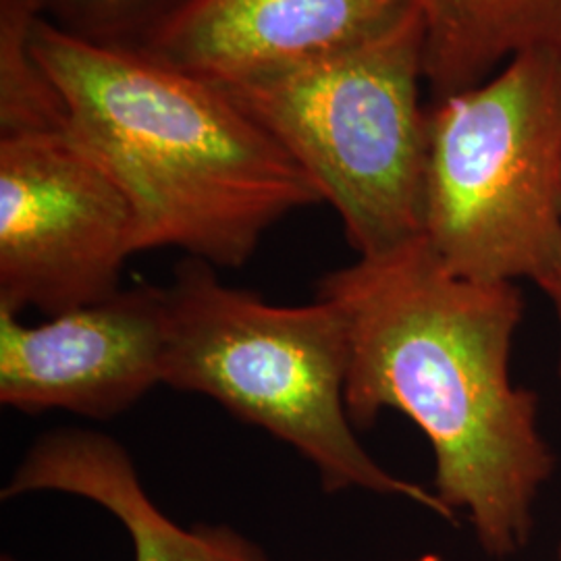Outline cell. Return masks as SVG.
Here are the masks:
<instances>
[{"mask_svg":"<svg viewBox=\"0 0 561 561\" xmlns=\"http://www.w3.org/2000/svg\"><path fill=\"white\" fill-rule=\"evenodd\" d=\"M419 13L373 41L219 83L314 181L358 256L422 236L428 111Z\"/></svg>","mask_w":561,"mask_h":561,"instance_id":"cell-4","label":"cell"},{"mask_svg":"<svg viewBox=\"0 0 561 561\" xmlns=\"http://www.w3.org/2000/svg\"><path fill=\"white\" fill-rule=\"evenodd\" d=\"M0 561H18L13 556H9V553H2V558H0Z\"/></svg>","mask_w":561,"mask_h":561,"instance_id":"cell-15","label":"cell"},{"mask_svg":"<svg viewBox=\"0 0 561 561\" xmlns=\"http://www.w3.org/2000/svg\"><path fill=\"white\" fill-rule=\"evenodd\" d=\"M134 254L129 202L69 131L0 138V308L99 304Z\"/></svg>","mask_w":561,"mask_h":561,"instance_id":"cell-6","label":"cell"},{"mask_svg":"<svg viewBox=\"0 0 561 561\" xmlns=\"http://www.w3.org/2000/svg\"><path fill=\"white\" fill-rule=\"evenodd\" d=\"M65 493L96 503L125 526L134 561H268L256 542L227 524L185 528L144 489L127 449L88 428L44 433L23 454L0 500Z\"/></svg>","mask_w":561,"mask_h":561,"instance_id":"cell-9","label":"cell"},{"mask_svg":"<svg viewBox=\"0 0 561 561\" xmlns=\"http://www.w3.org/2000/svg\"><path fill=\"white\" fill-rule=\"evenodd\" d=\"M317 296L347 322L354 426L408 416L433 447L439 500L489 558L518 556L556 468L537 396L512 381L518 285L461 277L419 236L327 273Z\"/></svg>","mask_w":561,"mask_h":561,"instance_id":"cell-1","label":"cell"},{"mask_svg":"<svg viewBox=\"0 0 561 561\" xmlns=\"http://www.w3.org/2000/svg\"><path fill=\"white\" fill-rule=\"evenodd\" d=\"M542 291L551 298L553 301V308H556V314H558V321H560V331H561V252L560 259H558V264H556V268H553V275H551V279L547 280V285L542 287ZM560 379H561V343H560Z\"/></svg>","mask_w":561,"mask_h":561,"instance_id":"cell-13","label":"cell"},{"mask_svg":"<svg viewBox=\"0 0 561 561\" xmlns=\"http://www.w3.org/2000/svg\"><path fill=\"white\" fill-rule=\"evenodd\" d=\"M164 285L115 296L25 324L0 308V403L25 414L65 410L113 421L162 385Z\"/></svg>","mask_w":561,"mask_h":561,"instance_id":"cell-7","label":"cell"},{"mask_svg":"<svg viewBox=\"0 0 561 561\" xmlns=\"http://www.w3.org/2000/svg\"><path fill=\"white\" fill-rule=\"evenodd\" d=\"M410 13V0H196L141 53L233 83L354 48Z\"/></svg>","mask_w":561,"mask_h":561,"instance_id":"cell-8","label":"cell"},{"mask_svg":"<svg viewBox=\"0 0 561 561\" xmlns=\"http://www.w3.org/2000/svg\"><path fill=\"white\" fill-rule=\"evenodd\" d=\"M196 0H38L62 34L101 48L146 50Z\"/></svg>","mask_w":561,"mask_h":561,"instance_id":"cell-12","label":"cell"},{"mask_svg":"<svg viewBox=\"0 0 561 561\" xmlns=\"http://www.w3.org/2000/svg\"><path fill=\"white\" fill-rule=\"evenodd\" d=\"M424 32V81L435 101L493 78L533 48L561 53V0H410Z\"/></svg>","mask_w":561,"mask_h":561,"instance_id":"cell-10","label":"cell"},{"mask_svg":"<svg viewBox=\"0 0 561 561\" xmlns=\"http://www.w3.org/2000/svg\"><path fill=\"white\" fill-rule=\"evenodd\" d=\"M403 561H442L437 556H421V558H414V560H403Z\"/></svg>","mask_w":561,"mask_h":561,"instance_id":"cell-14","label":"cell"},{"mask_svg":"<svg viewBox=\"0 0 561 561\" xmlns=\"http://www.w3.org/2000/svg\"><path fill=\"white\" fill-rule=\"evenodd\" d=\"M164 300L162 385L206 396L287 443L327 493L401 497L458 524L435 491L385 470L358 439L345 408L350 333L335 301L277 306L196 259L178 264Z\"/></svg>","mask_w":561,"mask_h":561,"instance_id":"cell-3","label":"cell"},{"mask_svg":"<svg viewBox=\"0 0 561 561\" xmlns=\"http://www.w3.org/2000/svg\"><path fill=\"white\" fill-rule=\"evenodd\" d=\"M422 236L454 273L545 287L561 252V53L533 48L428 111Z\"/></svg>","mask_w":561,"mask_h":561,"instance_id":"cell-5","label":"cell"},{"mask_svg":"<svg viewBox=\"0 0 561 561\" xmlns=\"http://www.w3.org/2000/svg\"><path fill=\"white\" fill-rule=\"evenodd\" d=\"M560 561H561V545H560Z\"/></svg>","mask_w":561,"mask_h":561,"instance_id":"cell-16","label":"cell"},{"mask_svg":"<svg viewBox=\"0 0 561 561\" xmlns=\"http://www.w3.org/2000/svg\"><path fill=\"white\" fill-rule=\"evenodd\" d=\"M38 0H0V138L67 131L59 85L32 46Z\"/></svg>","mask_w":561,"mask_h":561,"instance_id":"cell-11","label":"cell"},{"mask_svg":"<svg viewBox=\"0 0 561 561\" xmlns=\"http://www.w3.org/2000/svg\"><path fill=\"white\" fill-rule=\"evenodd\" d=\"M32 46L67 104V131L129 202L136 254L175 248L238 271L264 236L321 204L314 181L219 83L42 18Z\"/></svg>","mask_w":561,"mask_h":561,"instance_id":"cell-2","label":"cell"}]
</instances>
